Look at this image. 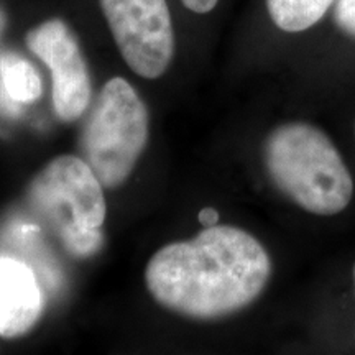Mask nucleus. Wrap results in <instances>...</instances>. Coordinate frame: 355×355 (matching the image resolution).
Here are the masks:
<instances>
[{"mask_svg": "<svg viewBox=\"0 0 355 355\" xmlns=\"http://www.w3.org/2000/svg\"><path fill=\"white\" fill-rule=\"evenodd\" d=\"M21 110H24V105L13 101L8 94L2 74V61H0V119H17L21 115Z\"/></svg>", "mask_w": 355, "mask_h": 355, "instance_id": "9b49d317", "label": "nucleus"}, {"mask_svg": "<svg viewBox=\"0 0 355 355\" xmlns=\"http://www.w3.org/2000/svg\"><path fill=\"white\" fill-rule=\"evenodd\" d=\"M150 117L145 102L123 78L104 84L79 139L81 158L102 186L115 189L130 178L148 144Z\"/></svg>", "mask_w": 355, "mask_h": 355, "instance_id": "20e7f679", "label": "nucleus"}, {"mask_svg": "<svg viewBox=\"0 0 355 355\" xmlns=\"http://www.w3.org/2000/svg\"><path fill=\"white\" fill-rule=\"evenodd\" d=\"M265 163L278 189L311 214H339L352 199L344 159L329 137L309 123L275 128L265 144Z\"/></svg>", "mask_w": 355, "mask_h": 355, "instance_id": "f03ea898", "label": "nucleus"}, {"mask_svg": "<svg viewBox=\"0 0 355 355\" xmlns=\"http://www.w3.org/2000/svg\"><path fill=\"white\" fill-rule=\"evenodd\" d=\"M334 19L343 32L355 38V0H337Z\"/></svg>", "mask_w": 355, "mask_h": 355, "instance_id": "9d476101", "label": "nucleus"}, {"mask_svg": "<svg viewBox=\"0 0 355 355\" xmlns=\"http://www.w3.org/2000/svg\"><path fill=\"white\" fill-rule=\"evenodd\" d=\"M186 8L196 13H207L217 6L219 0H181Z\"/></svg>", "mask_w": 355, "mask_h": 355, "instance_id": "f8f14e48", "label": "nucleus"}, {"mask_svg": "<svg viewBox=\"0 0 355 355\" xmlns=\"http://www.w3.org/2000/svg\"><path fill=\"white\" fill-rule=\"evenodd\" d=\"M42 311L43 296L33 270L20 260L0 257V337L26 334Z\"/></svg>", "mask_w": 355, "mask_h": 355, "instance_id": "0eeeda50", "label": "nucleus"}, {"mask_svg": "<svg viewBox=\"0 0 355 355\" xmlns=\"http://www.w3.org/2000/svg\"><path fill=\"white\" fill-rule=\"evenodd\" d=\"M0 61H2L3 81L13 101L26 105L42 97V78L37 68L26 58L15 51H0Z\"/></svg>", "mask_w": 355, "mask_h": 355, "instance_id": "1a4fd4ad", "label": "nucleus"}, {"mask_svg": "<svg viewBox=\"0 0 355 355\" xmlns=\"http://www.w3.org/2000/svg\"><path fill=\"white\" fill-rule=\"evenodd\" d=\"M28 201L50 222L69 255L86 259L102 247L107 204L104 186L81 157L60 155L28 186Z\"/></svg>", "mask_w": 355, "mask_h": 355, "instance_id": "7ed1b4c3", "label": "nucleus"}, {"mask_svg": "<svg viewBox=\"0 0 355 355\" xmlns=\"http://www.w3.org/2000/svg\"><path fill=\"white\" fill-rule=\"evenodd\" d=\"M101 7L128 68L145 79L163 76L175 55L166 0H101Z\"/></svg>", "mask_w": 355, "mask_h": 355, "instance_id": "39448f33", "label": "nucleus"}, {"mask_svg": "<svg viewBox=\"0 0 355 355\" xmlns=\"http://www.w3.org/2000/svg\"><path fill=\"white\" fill-rule=\"evenodd\" d=\"M272 272L254 235L232 225L204 227L198 237L162 247L145 283L163 308L193 319H219L259 298Z\"/></svg>", "mask_w": 355, "mask_h": 355, "instance_id": "f257e3e1", "label": "nucleus"}, {"mask_svg": "<svg viewBox=\"0 0 355 355\" xmlns=\"http://www.w3.org/2000/svg\"><path fill=\"white\" fill-rule=\"evenodd\" d=\"M354 277H355V268H354Z\"/></svg>", "mask_w": 355, "mask_h": 355, "instance_id": "2eb2a0df", "label": "nucleus"}, {"mask_svg": "<svg viewBox=\"0 0 355 355\" xmlns=\"http://www.w3.org/2000/svg\"><path fill=\"white\" fill-rule=\"evenodd\" d=\"M336 0H266L270 17L279 30L298 33L316 25Z\"/></svg>", "mask_w": 355, "mask_h": 355, "instance_id": "6e6552de", "label": "nucleus"}, {"mask_svg": "<svg viewBox=\"0 0 355 355\" xmlns=\"http://www.w3.org/2000/svg\"><path fill=\"white\" fill-rule=\"evenodd\" d=\"M26 46L51 73V99L58 119L74 122L91 102V78L76 37L63 20H46L26 35Z\"/></svg>", "mask_w": 355, "mask_h": 355, "instance_id": "423d86ee", "label": "nucleus"}, {"mask_svg": "<svg viewBox=\"0 0 355 355\" xmlns=\"http://www.w3.org/2000/svg\"><path fill=\"white\" fill-rule=\"evenodd\" d=\"M198 217L202 227H212V225H217V222H219V212L214 207H204V209L199 211Z\"/></svg>", "mask_w": 355, "mask_h": 355, "instance_id": "ddd939ff", "label": "nucleus"}, {"mask_svg": "<svg viewBox=\"0 0 355 355\" xmlns=\"http://www.w3.org/2000/svg\"><path fill=\"white\" fill-rule=\"evenodd\" d=\"M6 28H7V15L6 12H3V8L0 7V40H2Z\"/></svg>", "mask_w": 355, "mask_h": 355, "instance_id": "4468645a", "label": "nucleus"}]
</instances>
